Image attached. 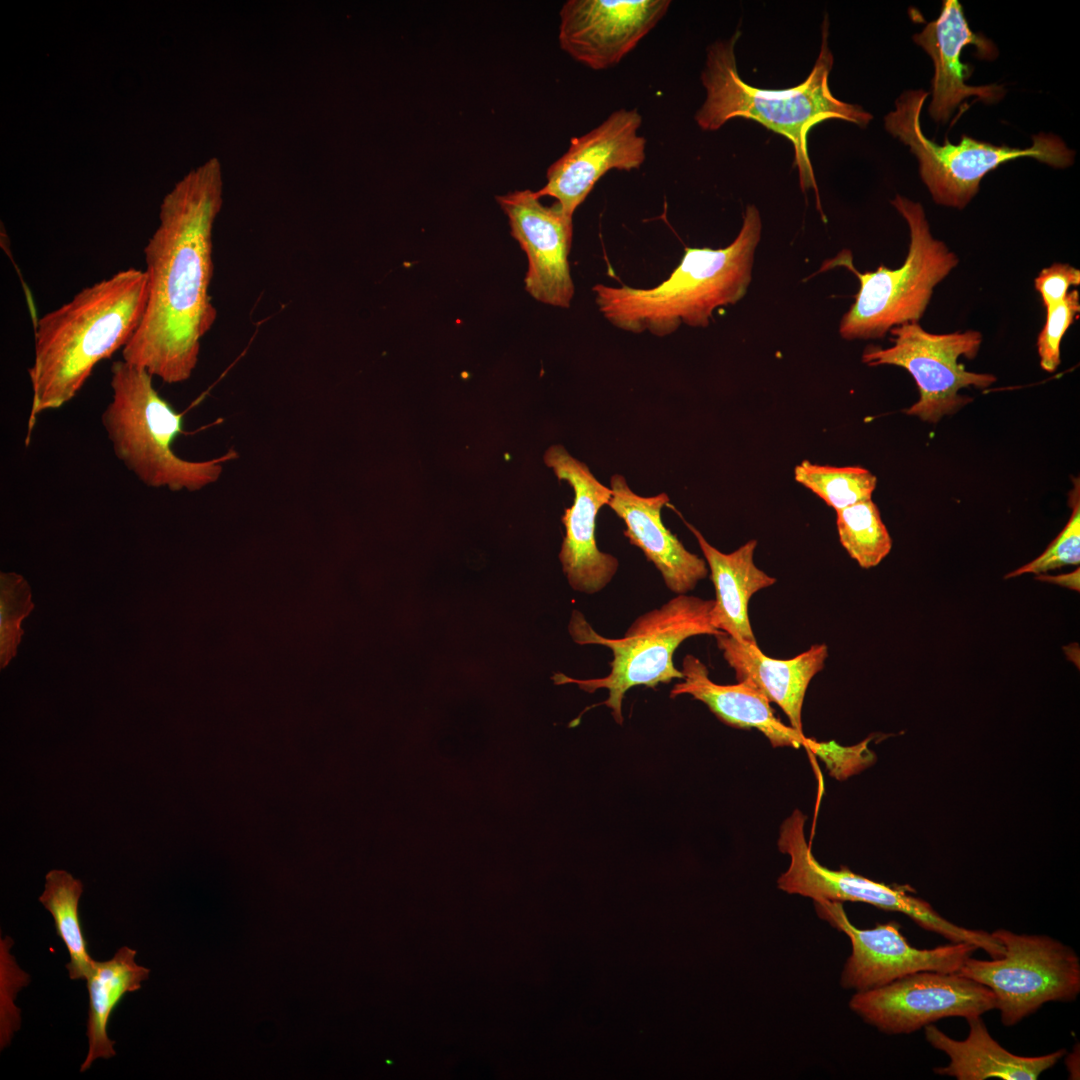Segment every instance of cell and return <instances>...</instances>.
<instances>
[{
	"label": "cell",
	"mask_w": 1080,
	"mask_h": 1080,
	"mask_svg": "<svg viewBox=\"0 0 1080 1080\" xmlns=\"http://www.w3.org/2000/svg\"><path fill=\"white\" fill-rule=\"evenodd\" d=\"M544 462L574 491L573 504L562 516L565 536L559 559L563 572L575 591L595 594L610 583L619 565L617 558L598 549L595 540L596 516L608 504L612 490L561 445L549 447Z\"/></svg>",
	"instance_id": "17"
},
{
	"label": "cell",
	"mask_w": 1080,
	"mask_h": 1080,
	"mask_svg": "<svg viewBox=\"0 0 1080 1080\" xmlns=\"http://www.w3.org/2000/svg\"><path fill=\"white\" fill-rule=\"evenodd\" d=\"M966 1020L969 1034L964 1040H955L932 1024L924 1027L927 1042L950 1058L947 1066L933 1069L936 1074L958 1080H1036L1066 1054L1060 1049L1034 1057L1015 1055L992 1038L981 1016Z\"/></svg>",
	"instance_id": "22"
},
{
	"label": "cell",
	"mask_w": 1080,
	"mask_h": 1080,
	"mask_svg": "<svg viewBox=\"0 0 1080 1080\" xmlns=\"http://www.w3.org/2000/svg\"><path fill=\"white\" fill-rule=\"evenodd\" d=\"M83 884L65 870L54 869L45 876L43 893L39 902L53 917L57 935L64 942L70 960L66 964L71 980H86L94 959L87 951V943L81 928L78 904Z\"/></svg>",
	"instance_id": "25"
},
{
	"label": "cell",
	"mask_w": 1080,
	"mask_h": 1080,
	"mask_svg": "<svg viewBox=\"0 0 1080 1080\" xmlns=\"http://www.w3.org/2000/svg\"><path fill=\"white\" fill-rule=\"evenodd\" d=\"M148 297L145 270L128 268L89 285L36 323L28 369L32 405L26 444L37 416L61 408L94 368L123 349L141 323Z\"/></svg>",
	"instance_id": "2"
},
{
	"label": "cell",
	"mask_w": 1080,
	"mask_h": 1080,
	"mask_svg": "<svg viewBox=\"0 0 1080 1080\" xmlns=\"http://www.w3.org/2000/svg\"><path fill=\"white\" fill-rule=\"evenodd\" d=\"M724 659L735 671L738 682H746L787 715L790 726L802 731V706L808 685L820 672L828 656L825 644H815L787 660L765 655L757 644L738 641L721 632L715 635Z\"/></svg>",
	"instance_id": "21"
},
{
	"label": "cell",
	"mask_w": 1080,
	"mask_h": 1080,
	"mask_svg": "<svg viewBox=\"0 0 1080 1080\" xmlns=\"http://www.w3.org/2000/svg\"><path fill=\"white\" fill-rule=\"evenodd\" d=\"M850 1008L887 1034H908L946 1017L965 1019L996 1008L993 992L958 973L920 971L857 992Z\"/></svg>",
	"instance_id": "12"
},
{
	"label": "cell",
	"mask_w": 1080,
	"mask_h": 1080,
	"mask_svg": "<svg viewBox=\"0 0 1080 1080\" xmlns=\"http://www.w3.org/2000/svg\"><path fill=\"white\" fill-rule=\"evenodd\" d=\"M610 488L612 497L607 505L625 523L624 536L655 565L669 590L686 594L706 578V561L688 551L662 522L661 510L669 503L666 493L640 496L620 474L611 477Z\"/></svg>",
	"instance_id": "20"
},
{
	"label": "cell",
	"mask_w": 1080,
	"mask_h": 1080,
	"mask_svg": "<svg viewBox=\"0 0 1080 1080\" xmlns=\"http://www.w3.org/2000/svg\"><path fill=\"white\" fill-rule=\"evenodd\" d=\"M761 233L759 210L748 205L741 229L728 246L686 247L668 278L652 288L596 284L595 303L613 326L636 334L649 331L664 337L682 324L707 327L717 308L746 295Z\"/></svg>",
	"instance_id": "4"
},
{
	"label": "cell",
	"mask_w": 1080,
	"mask_h": 1080,
	"mask_svg": "<svg viewBox=\"0 0 1080 1080\" xmlns=\"http://www.w3.org/2000/svg\"><path fill=\"white\" fill-rule=\"evenodd\" d=\"M683 521L695 536L711 572L716 592L710 611L712 626L738 641L757 644L749 620V600L776 582L754 563L757 541L750 540L731 553H723L708 543L698 529Z\"/></svg>",
	"instance_id": "23"
},
{
	"label": "cell",
	"mask_w": 1080,
	"mask_h": 1080,
	"mask_svg": "<svg viewBox=\"0 0 1080 1080\" xmlns=\"http://www.w3.org/2000/svg\"><path fill=\"white\" fill-rule=\"evenodd\" d=\"M1079 571H1080L1079 568H1077L1076 570H1074V571H1072L1071 573H1068V574H1062V575H1057V576L1038 575L1036 578L1038 580H1041V581H1045V582L1053 583V584H1056V585H1060V586H1063V587H1066V588H1069V589H1072V590H1075V591L1079 592V590H1080V585H1079L1080 584V582H1079L1080 574H1079Z\"/></svg>",
	"instance_id": "32"
},
{
	"label": "cell",
	"mask_w": 1080,
	"mask_h": 1080,
	"mask_svg": "<svg viewBox=\"0 0 1080 1080\" xmlns=\"http://www.w3.org/2000/svg\"><path fill=\"white\" fill-rule=\"evenodd\" d=\"M682 681L675 684L670 696L688 694L708 706L725 724L741 729L754 728L769 740L773 747H805L818 755L827 766L835 750L834 742L819 743L808 738L791 726L785 725L774 714L770 701L754 686L746 682L720 685L709 678L706 665L693 655L683 659Z\"/></svg>",
	"instance_id": "19"
},
{
	"label": "cell",
	"mask_w": 1080,
	"mask_h": 1080,
	"mask_svg": "<svg viewBox=\"0 0 1080 1080\" xmlns=\"http://www.w3.org/2000/svg\"><path fill=\"white\" fill-rule=\"evenodd\" d=\"M806 817L794 810L781 825L778 848L790 858L788 869L777 880L778 888L814 901L864 902L877 908L901 912L927 931L952 943H968L983 949L992 959L1004 954V947L991 933L956 925L939 915L929 903L892 887L855 874L845 867L830 870L813 856L805 833Z\"/></svg>",
	"instance_id": "9"
},
{
	"label": "cell",
	"mask_w": 1080,
	"mask_h": 1080,
	"mask_svg": "<svg viewBox=\"0 0 1080 1080\" xmlns=\"http://www.w3.org/2000/svg\"><path fill=\"white\" fill-rule=\"evenodd\" d=\"M496 201L508 218L512 237L526 254L527 293L541 303L569 308L575 293L569 265L572 216L557 202L542 204L536 191L529 189L496 196Z\"/></svg>",
	"instance_id": "14"
},
{
	"label": "cell",
	"mask_w": 1080,
	"mask_h": 1080,
	"mask_svg": "<svg viewBox=\"0 0 1080 1080\" xmlns=\"http://www.w3.org/2000/svg\"><path fill=\"white\" fill-rule=\"evenodd\" d=\"M1004 947L1002 957H968L958 974L994 994L1001 1022L1013 1026L1050 1001L1070 1002L1080 992V960L1076 952L1047 935L991 932Z\"/></svg>",
	"instance_id": "10"
},
{
	"label": "cell",
	"mask_w": 1080,
	"mask_h": 1080,
	"mask_svg": "<svg viewBox=\"0 0 1080 1080\" xmlns=\"http://www.w3.org/2000/svg\"><path fill=\"white\" fill-rule=\"evenodd\" d=\"M668 0H569L560 10L559 45L595 70L620 62L664 17Z\"/></svg>",
	"instance_id": "16"
},
{
	"label": "cell",
	"mask_w": 1080,
	"mask_h": 1080,
	"mask_svg": "<svg viewBox=\"0 0 1080 1080\" xmlns=\"http://www.w3.org/2000/svg\"><path fill=\"white\" fill-rule=\"evenodd\" d=\"M222 193L221 165L211 158L165 195L159 225L144 248L147 303L122 359L167 384L190 378L201 340L217 317L209 288Z\"/></svg>",
	"instance_id": "1"
},
{
	"label": "cell",
	"mask_w": 1080,
	"mask_h": 1080,
	"mask_svg": "<svg viewBox=\"0 0 1080 1080\" xmlns=\"http://www.w3.org/2000/svg\"><path fill=\"white\" fill-rule=\"evenodd\" d=\"M893 345L867 346L862 362L869 367L893 365L906 369L914 378L919 399L904 412L929 423L953 415L972 401L959 394L966 387L986 388L996 382L993 374L970 372L959 358L973 359L981 346L976 330L935 334L918 322L905 323L889 331Z\"/></svg>",
	"instance_id": "11"
},
{
	"label": "cell",
	"mask_w": 1080,
	"mask_h": 1080,
	"mask_svg": "<svg viewBox=\"0 0 1080 1080\" xmlns=\"http://www.w3.org/2000/svg\"><path fill=\"white\" fill-rule=\"evenodd\" d=\"M713 605L714 600L677 595L660 608L639 616L624 637L616 639L598 634L583 614L574 610L568 625L572 639L577 644H598L611 649L610 673L585 680L555 673L552 679L557 685L571 683L589 693L607 689L608 698L599 705L610 708L614 720L622 724V701L630 688L638 685L655 688L659 683L683 679V673L673 662L678 646L692 636L721 633L711 624Z\"/></svg>",
	"instance_id": "6"
},
{
	"label": "cell",
	"mask_w": 1080,
	"mask_h": 1080,
	"mask_svg": "<svg viewBox=\"0 0 1080 1080\" xmlns=\"http://www.w3.org/2000/svg\"><path fill=\"white\" fill-rule=\"evenodd\" d=\"M841 545L860 567L877 566L890 552L892 539L872 499L836 511Z\"/></svg>",
	"instance_id": "26"
},
{
	"label": "cell",
	"mask_w": 1080,
	"mask_h": 1080,
	"mask_svg": "<svg viewBox=\"0 0 1080 1080\" xmlns=\"http://www.w3.org/2000/svg\"><path fill=\"white\" fill-rule=\"evenodd\" d=\"M1074 481V487L1069 493V504L1072 513L1065 527L1049 546L1034 560L1008 573L1005 578L1017 577L1023 574L1042 573L1061 568L1066 565H1079L1080 562V493L1079 479Z\"/></svg>",
	"instance_id": "29"
},
{
	"label": "cell",
	"mask_w": 1080,
	"mask_h": 1080,
	"mask_svg": "<svg viewBox=\"0 0 1080 1080\" xmlns=\"http://www.w3.org/2000/svg\"><path fill=\"white\" fill-rule=\"evenodd\" d=\"M27 581L14 572L0 574V666L16 655L23 630L22 620L33 610Z\"/></svg>",
	"instance_id": "28"
},
{
	"label": "cell",
	"mask_w": 1080,
	"mask_h": 1080,
	"mask_svg": "<svg viewBox=\"0 0 1080 1080\" xmlns=\"http://www.w3.org/2000/svg\"><path fill=\"white\" fill-rule=\"evenodd\" d=\"M1080 284V270L1067 264L1055 262L1043 268L1034 280L1046 312L1061 303L1071 286Z\"/></svg>",
	"instance_id": "31"
},
{
	"label": "cell",
	"mask_w": 1080,
	"mask_h": 1080,
	"mask_svg": "<svg viewBox=\"0 0 1080 1080\" xmlns=\"http://www.w3.org/2000/svg\"><path fill=\"white\" fill-rule=\"evenodd\" d=\"M928 95L921 89L904 92L895 110L885 117V127L917 157L921 178L937 204L964 208L977 194L983 177L1010 160L1031 157L1057 168L1073 162L1074 151L1053 134L1034 135L1027 148L993 145L967 135L957 145L947 139L937 144L925 136L920 122Z\"/></svg>",
	"instance_id": "8"
},
{
	"label": "cell",
	"mask_w": 1080,
	"mask_h": 1080,
	"mask_svg": "<svg viewBox=\"0 0 1080 1080\" xmlns=\"http://www.w3.org/2000/svg\"><path fill=\"white\" fill-rule=\"evenodd\" d=\"M814 905L821 919L845 933L851 941L852 953L841 974L845 989L857 992L875 989L920 971L957 973L978 949L968 943L915 948L902 935L898 922L859 929L849 921L842 902L818 900Z\"/></svg>",
	"instance_id": "13"
},
{
	"label": "cell",
	"mask_w": 1080,
	"mask_h": 1080,
	"mask_svg": "<svg viewBox=\"0 0 1080 1080\" xmlns=\"http://www.w3.org/2000/svg\"><path fill=\"white\" fill-rule=\"evenodd\" d=\"M739 37L737 30L729 39L708 47L701 74L706 98L695 120L701 129L714 131L733 118L751 119L786 137L793 145L800 187L804 192L813 189L824 219L808 152V135L814 126L829 119L861 127L872 119L860 106L837 99L829 88L834 59L828 46V20L823 21L821 48L811 73L805 81L787 89H761L741 78L734 52Z\"/></svg>",
	"instance_id": "3"
},
{
	"label": "cell",
	"mask_w": 1080,
	"mask_h": 1080,
	"mask_svg": "<svg viewBox=\"0 0 1080 1080\" xmlns=\"http://www.w3.org/2000/svg\"><path fill=\"white\" fill-rule=\"evenodd\" d=\"M146 370L117 360L111 366L112 396L101 422L116 458L145 486L170 491H197L214 483L226 454L189 461L178 456L173 443L183 432V415L154 388Z\"/></svg>",
	"instance_id": "5"
},
{
	"label": "cell",
	"mask_w": 1080,
	"mask_h": 1080,
	"mask_svg": "<svg viewBox=\"0 0 1080 1080\" xmlns=\"http://www.w3.org/2000/svg\"><path fill=\"white\" fill-rule=\"evenodd\" d=\"M135 956L136 950L122 946L111 959L94 960L86 979L89 993L86 1035L89 1046L80 1072L88 1070L96 1059H109L116 1054L113 1048L115 1042L109 1039L107 1033L110 1015L124 995L139 990L150 974V969L136 963Z\"/></svg>",
	"instance_id": "24"
},
{
	"label": "cell",
	"mask_w": 1080,
	"mask_h": 1080,
	"mask_svg": "<svg viewBox=\"0 0 1080 1080\" xmlns=\"http://www.w3.org/2000/svg\"><path fill=\"white\" fill-rule=\"evenodd\" d=\"M913 39L923 47L934 63L929 113L935 121L946 122L955 108L969 96H977L988 103L1003 96V87L1000 85L969 86L965 83L973 71L970 65L963 64L960 60L965 46L975 45L981 59L993 60L998 52L988 38L970 29L957 0L943 1L939 17L928 23Z\"/></svg>",
	"instance_id": "18"
},
{
	"label": "cell",
	"mask_w": 1080,
	"mask_h": 1080,
	"mask_svg": "<svg viewBox=\"0 0 1080 1080\" xmlns=\"http://www.w3.org/2000/svg\"><path fill=\"white\" fill-rule=\"evenodd\" d=\"M891 204L902 215L910 231V243L903 264L896 269L884 265L861 273L849 252H841L821 269L845 266L859 280V290L842 316L839 334L845 340L878 339L893 327L920 320L934 288L958 265L957 255L933 237L923 207L897 195Z\"/></svg>",
	"instance_id": "7"
},
{
	"label": "cell",
	"mask_w": 1080,
	"mask_h": 1080,
	"mask_svg": "<svg viewBox=\"0 0 1080 1080\" xmlns=\"http://www.w3.org/2000/svg\"><path fill=\"white\" fill-rule=\"evenodd\" d=\"M1080 312L1079 292H1068L1065 299L1046 312V322L1037 338L1041 368L1054 372L1061 363L1060 345L1063 336Z\"/></svg>",
	"instance_id": "30"
},
{
	"label": "cell",
	"mask_w": 1080,
	"mask_h": 1080,
	"mask_svg": "<svg viewBox=\"0 0 1080 1080\" xmlns=\"http://www.w3.org/2000/svg\"><path fill=\"white\" fill-rule=\"evenodd\" d=\"M641 124L637 109L621 108L588 133L573 138L568 150L547 169V182L537 195L555 198L573 216L609 170L640 168L646 157V139L638 135Z\"/></svg>",
	"instance_id": "15"
},
{
	"label": "cell",
	"mask_w": 1080,
	"mask_h": 1080,
	"mask_svg": "<svg viewBox=\"0 0 1080 1080\" xmlns=\"http://www.w3.org/2000/svg\"><path fill=\"white\" fill-rule=\"evenodd\" d=\"M794 479L835 511L871 499L877 478L860 466H831L803 460L794 468Z\"/></svg>",
	"instance_id": "27"
}]
</instances>
